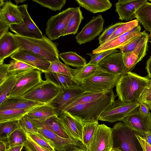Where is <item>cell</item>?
I'll return each instance as SVG.
<instances>
[{"label":"cell","instance_id":"cell-1","mask_svg":"<svg viewBox=\"0 0 151 151\" xmlns=\"http://www.w3.org/2000/svg\"><path fill=\"white\" fill-rule=\"evenodd\" d=\"M151 85V79L129 72L122 75L116 86L119 100L126 103L138 102L146 88Z\"/></svg>","mask_w":151,"mask_h":151},{"label":"cell","instance_id":"cell-2","mask_svg":"<svg viewBox=\"0 0 151 151\" xmlns=\"http://www.w3.org/2000/svg\"><path fill=\"white\" fill-rule=\"evenodd\" d=\"M116 96L112 89L96 100L75 106L65 111L84 123L98 122L102 113L113 104Z\"/></svg>","mask_w":151,"mask_h":151},{"label":"cell","instance_id":"cell-3","mask_svg":"<svg viewBox=\"0 0 151 151\" xmlns=\"http://www.w3.org/2000/svg\"><path fill=\"white\" fill-rule=\"evenodd\" d=\"M20 49L27 50L45 58L50 62L59 60L57 44L43 35L41 39L32 38L13 34Z\"/></svg>","mask_w":151,"mask_h":151},{"label":"cell","instance_id":"cell-4","mask_svg":"<svg viewBox=\"0 0 151 151\" xmlns=\"http://www.w3.org/2000/svg\"><path fill=\"white\" fill-rule=\"evenodd\" d=\"M111 129L113 148L121 151H143L136 136L139 133L121 122L115 124Z\"/></svg>","mask_w":151,"mask_h":151},{"label":"cell","instance_id":"cell-5","mask_svg":"<svg viewBox=\"0 0 151 151\" xmlns=\"http://www.w3.org/2000/svg\"><path fill=\"white\" fill-rule=\"evenodd\" d=\"M120 76L100 70L84 79L80 86L85 92H104L112 90L116 86Z\"/></svg>","mask_w":151,"mask_h":151},{"label":"cell","instance_id":"cell-6","mask_svg":"<svg viewBox=\"0 0 151 151\" xmlns=\"http://www.w3.org/2000/svg\"><path fill=\"white\" fill-rule=\"evenodd\" d=\"M29 119L36 128L38 132L50 142L56 151H71L80 149L87 150L82 142L62 138L45 127Z\"/></svg>","mask_w":151,"mask_h":151},{"label":"cell","instance_id":"cell-7","mask_svg":"<svg viewBox=\"0 0 151 151\" xmlns=\"http://www.w3.org/2000/svg\"><path fill=\"white\" fill-rule=\"evenodd\" d=\"M75 9L68 8L49 19L45 29L46 35L48 38L53 40L63 36L64 30Z\"/></svg>","mask_w":151,"mask_h":151},{"label":"cell","instance_id":"cell-8","mask_svg":"<svg viewBox=\"0 0 151 151\" xmlns=\"http://www.w3.org/2000/svg\"><path fill=\"white\" fill-rule=\"evenodd\" d=\"M61 90L51 82L43 80L28 91L22 97L32 101L47 104L52 100Z\"/></svg>","mask_w":151,"mask_h":151},{"label":"cell","instance_id":"cell-9","mask_svg":"<svg viewBox=\"0 0 151 151\" xmlns=\"http://www.w3.org/2000/svg\"><path fill=\"white\" fill-rule=\"evenodd\" d=\"M16 75V82L8 98L22 96L42 82L41 73L35 69Z\"/></svg>","mask_w":151,"mask_h":151},{"label":"cell","instance_id":"cell-10","mask_svg":"<svg viewBox=\"0 0 151 151\" xmlns=\"http://www.w3.org/2000/svg\"><path fill=\"white\" fill-rule=\"evenodd\" d=\"M23 17V24H12L10 30L18 35L32 38L41 39L43 35L30 16L27 11V4L18 6Z\"/></svg>","mask_w":151,"mask_h":151},{"label":"cell","instance_id":"cell-11","mask_svg":"<svg viewBox=\"0 0 151 151\" xmlns=\"http://www.w3.org/2000/svg\"><path fill=\"white\" fill-rule=\"evenodd\" d=\"M139 105L138 102L126 103L119 99L115 100L112 105L102 113L99 120L111 123L120 121L129 115Z\"/></svg>","mask_w":151,"mask_h":151},{"label":"cell","instance_id":"cell-12","mask_svg":"<svg viewBox=\"0 0 151 151\" xmlns=\"http://www.w3.org/2000/svg\"><path fill=\"white\" fill-rule=\"evenodd\" d=\"M113 147L111 128L104 124H99L87 150L111 151Z\"/></svg>","mask_w":151,"mask_h":151},{"label":"cell","instance_id":"cell-13","mask_svg":"<svg viewBox=\"0 0 151 151\" xmlns=\"http://www.w3.org/2000/svg\"><path fill=\"white\" fill-rule=\"evenodd\" d=\"M84 92L81 86L61 89L58 95L47 104L55 109L56 115L59 116L70 103Z\"/></svg>","mask_w":151,"mask_h":151},{"label":"cell","instance_id":"cell-14","mask_svg":"<svg viewBox=\"0 0 151 151\" xmlns=\"http://www.w3.org/2000/svg\"><path fill=\"white\" fill-rule=\"evenodd\" d=\"M104 22L101 14L93 17L76 36L77 42L81 45L93 40L103 30Z\"/></svg>","mask_w":151,"mask_h":151},{"label":"cell","instance_id":"cell-15","mask_svg":"<svg viewBox=\"0 0 151 151\" xmlns=\"http://www.w3.org/2000/svg\"><path fill=\"white\" fill-rule=\"evenodd\" d=\"M120 122L140 134L142 136L147 132L151 133V113L148 116L144 117L140 114L139 107Z\"/></svg>","mask_w":151,"mask_h":151},{"label":"cell","instance_id":"cell-16","mask_svg":"<svg viewBox=\"0 0 151 151\" xmlns=\"http://www.w3.org/2000/svg\"><path fill=\"white\" fill-rule=\"evenodd\" d=\"M123 53L116 52L109 55L97 65L101 70L114 75H124L127 73L123 59Z\"/></svg>","mask_w":151,"mask_h":151},{"label":"cell","instance_id":"cell-17","mask_svg":"<svg viewBox=\"0 0 151 151\" xmlns=\"http://www.w3.org/2000/svg\"><path fill=\"white\" fill-rule=\"evenodd\" d=\"M12 59L23 62L43 73L48 72L50 62L45 58L27 50L19 49L10 56Z\"/></svg>","mask_w":151,"mask_h":151},{"label":"cell","instance_id":"cell-18","mask_svg":"<svg viewBox=\"0 0 151 151\" xmlns=\"http://www.w3.org/2000/svg\"><path fill=\"white\" fill-rule=\"evenodd\" d=\"M140 24L129 32L104 43L93 50V53H98L112 49H119L124 46L138 35L141 33Z\"/></svg>","mask_w":151,"mask_h":151},{"label":"cell","instance_id":"cell-19","mask_svg":"<svg viewBox=\"0 0 151 151\" xmlns=\"http://www.w3.org/2000/svg\"><path fill=\"white\" fill-rule=\"evenodd\" d=\"M147 0H119L115 4V11L121 20L130 21L135 18V13Z\"/></svg>","mask_w":151,"mask_h":151},{"label":"cell","instance_id":"cell-20","mask_svg":"<svg viewBox=\"0 0 151 151\" xmlns=\"http://www.w3.org/2000/svg\"><path fill=\"white\" fill-rule=\"evenodd\" d=\"M0 20L9 25L23 24L22 15L18 6L10 1H6L0 6Z\"/></svg>","mask_w":151,"mask_h":151},{"label":"cell","instance_id":"cell-21","mask_svg":"<svg viewBox=\"0 0 151 151\" xmlns=\"http://www.w3.org/2000/svg\"><path fill=\"white\" fill-rule=\"evenodd\" d=\"M31 119L45 127L54 133L62 138L75 141H79L73 136L66 128L59 116L56 115L52 116L43 121Z\"/></svg>","mask_w":151,"mask_h":151},{"label":"cell","instance_id":"cell-22","mask_svg":"<svg viewBox=\"0 0 151 151\" xmlns=\"http://www.w3.org/2000/svg\"><path fill=\"white\" fill-rule=\"evenodd\" d=\"M20 48L13 34L8 32L0 38V64Z\"/></svg>","mask_w":151,"mask_h":151},{"label":"cell","instance_id":"cell-23","mask_svg":"<svg viewBox=\"0 0 151 151\" xmlns=\"http://www.w3.org/2000/svg\"><path fill=\"white\" fill-rule=\"evenodd\" d=\"M59 117L73 136L82 142V131L85 123L67 111H63Z\"/></svg>","mask_w":151,"mask_h":151},{"label":"cell","instance_id":"cell-24","mask_svg":"<svg viewBox=\"0 0 151 151\" xmlns=\"http://www.w3.org/2000/svg\"><path fill=\"white\" fill-rule=\"evenodd\" d=\"M44 104L22 96L13 97L7 98L0 104V110L26 109Z\"/></svg>","mask_w":151,"mask_h":151},{"label":"cell","instance_id":"cell-25","mask_svg":"<svg viewBox=\"0 0 151 151\" xmlns=\"http://www.w3.org/2000/svg\"><path fill=\"white\" fill-rule=\"evenodd\" d=\"M45 74L46 80L51 82L61 89L80 86V84L74 78L66 75L49 72L45 73Z\"/></svg>","mask_w":151,"mask_h":151},{"label":"cell","instance_id":"cell-26","mask_svg":"<svg viewBox=\"0 0 151 151\" xmlns=\"http://www.w3.org/2000/svg\"><path fill=\"white\" fill-rule=\"evenodd\" d=\"M76 1L80 6L93 13L106 11L112 5L109 0H76Z\"/></svg>","mask_w":151,"mask_h":151},{"label":"cell","instance_id":"cell-27","mask_svg":"<svg viewBox=\"0 0 151 151\" xmlns=\"http://www.w3.org/2000/svg\"><path fill=\"white\" fill-rule=\"evenodd\" d=\"M26 115L29 119L40 121L56 115L55 109L47 104L35 106Z\"/></svg>","mask_w":151,"mask_h":151},{"label":"cell","instance_id":"cell-28","mask_svg":"<svg viewBox=\"0 0 151 151\" xmlns=\"http://www.w3.org/2000/svg\"><path fill=\"white\" fill-rule=\"evenodd\" d=\"M135 18L145 28V30H151V3H145L135 13Z\"/></svg>","mask_w":151,"mask_h":151},{"label":"cell","instance_id":"cell-29","mask_svg":"<svg viewBox=\"0 0 151 151\" xmlns=\"http://www.w3.org/2000/svg\"><path fill=\"white\" fill-rule=\"evenodd\" d=\"M59 58L66 65L77 68L83 67L87 64L85 58L76 52L68 51L60 53Z\"/></svg>","mask_w":151,"mask_h":151},{"label":"cell","instance_id":"cell-30","mask_svg":"<svg viewBox=\"0 0 151 151\" xmlns=\"http://www.w3.org/2000/svg\"><path fill=\"white\" fill-rule=\"evenodd\" d=\"M27 139L26 132L19 128L10 134L6 138L0 140L4 142L8 148L11 147L25 145Z\"/></svg>","mask_w":151,"mask_h":151},{"label":"cell","instance_id":"cell-31","mask_svg":"<svg viewBox=\"0 0 151 151\" xmlns=\"http://www.w3.org/2000/svg\"><path fill=\"white\" fill-rule=\"evenodd\" d=\"M84 17L80 7L76 8L73 15L70 18L64 32L63 36L69 34L75 35Z\"/></svg>","mask_w":151,"mask_h":151},{"label":"cell","instance_id":"cell-32","mask_svg":"<svg viewBox=\"0 0 151 151\" xmlns=\"http://www.w3.org/2000/svg\"><path fill=\"white\" fill-rule=\"evenodd\" d=\"M108 91L99 93L84 91L70 103L63 111L75 106L86 104L96 100L104 96Z\"/></svg>","mask_w":151,"mask_h":151},{"label":"cell","instance_id":"cell-33","mask_svg":"<svg viewBox=\"0 0 151 151\" xmlns=\"http://www.w3.org/2000/svg\"><path fill=\"white\" fill-rule=\"evenodd\" d=\"M35 107L23 109L0 110V122L19 120Z\"/></svg>","mask_w":151,"mask_h":151},{"label":"cell","instance_id":"cell-34","mask_svg":"<svg viewBox=\"0 0 151 151\" xmlns=\"http://www.w3.org/2000/svg\"><path fill=\"white\" fill-rule=\"evenodd\" d=\"M16 80V75L10 74L0 84V104L9 97Z\"/></svg>","mask_w":151,"mask_h":151},{"label":"cell","instance_id":"cell-35","mask_svg":"<svg viewBox=\"0 0 151 151\" xmlns=\"http://www.w3.org/2000/svg\"><path fill=\"white\" fill-rule=\"evenodd\" d=\"M77 68L74 78L80 85L84 79L91 76L100 70L97 65H89L88 63L83 67Z\"/></svg>","mask_w":151,"mask_h":151},{"label":"cell","instance_id":"cell-36","mask_svg":"<svg viewBox=\"0 0 151 151\" xmlns=\"http://www.w3.org/2000/svg\"><path fill=\"white\" fill-rule=\"evenodd\" d=\"M99 124L98 122L84 123L82 131V142L87 149L93 138Z\"/></svg>","mask_w":151,"mask_h":151},{"label":"cell","instance_id":"cell-37","mask_svg":"<svg viewBox=\"0 0 151 151\" xmlns=\"http://www.w3.org/2000/svg\"><path fill=\"white\" fill-rule=\"evenodd\" d=\"M77 70V68L73 69L70 68L68 65L63 63L60 60H58L50 62L48 72L59 73L66 75L74 78V75Z\"/></svg>","mask_w":151,"mask_h":151},{"label":"cell","instance_id":"cell-38","mask_svg":"<svg viewBox=\"0 0 151 151\" xmlns=\"http://www.w3.org/2000/svg\"><path fill=\"white\" fill-rule=\"evenodd\" d=\"M35 69L33 66L23 62L13 59L9 64L8 71L9 74L16 75Z\"/></svg>","mask_w":151,"mask_h":151},{"label":"cell","instance_id":"cell-39","mask_svg":"<svg viewBox=\"0 0 151 151\" xmlns=\"http://www.w3.org/2000/svg\"><path fill=\"white\" fill-rule=\"evenodd\" d=\"M139 24V22L137 19L126 22H122L113 34L106 40L104 43L129 32L137 26Z\"/></svg>","mask_w":151,"mask_h":151},{"label":"cell","instance_id":"cell-40","mask_svg":"<svg viewBox=\"0 0 151 151\" xmlns=\"http://www.w3.org/2000/svg\"><path fill=\"white\" fill-rule=\"evenodd\" d=\"M19 128L18 120L0 122V140L6 138Z\"/></svg>","mask_w":151,"mask_h":151},{"label":"cell","instance_id":"cell-41","mask_svg":"<svg viewBox=\"0 0 151 151\" xmlns=\"http://www.w3.org/2000/svg\"><path fill=\"white\" fill-rule=\"evenodd\" d=\"M32 1L54 11H60L66 2V0H33Z\"/></svg>","mask_w":151,"mask_h":151},{"label":"cell","instance_id":"cell-42","mask_svg":"<svg viewBox=\"0 0 151 151\" xmlns=\"http://www.w3.org/2000/svg\"><path fill=\"white\" fill-rule=\"evenodd\" d=\"M149 38V35L147 33L140 42L133 52L137 57L139 62L141 61L147 55V52L148 50V42Z\"/></svg>","mask_w":151,"mask_h":151},{"label":"cell","instance_id":"cell-43","mask_svg":"<svg viewBox=\"0 0 151 151\" xmlns=\"http://www.w3.org/2000/svg\"><path fill=\"white\" fill-rule=\"evenodd\" d=\"M35 142L41 147L50 151L55 150L54 147L50 142L44 138L39 133L35 134L26 132Z\"/></svg>","mask_w":151,"mask_h":151},{"label":"cell","instance_id":"cell-44","mask_svg":"<svg viewBox=\"0 0 151 151\" xmlns=\"http://www.w3.org/2000/svg\"><path fill=\"white\" fill-rule=\"evenodd\" d=\"M122 56L124 63L127 72H131L139 62L137 57L133 52L123 53Z\"/></svg>","mask_w":151,"mask_h":151},{"label":"cell","instance_id":"cell-45","mask_svg":"<svg viewBox=\"0 0 151 151\" xmlns=\"http://www.w3.org/2000/svg\"><path fill=\"white\" fill-rule=\"evenodd\" d=\"M148 33L145 30L140 34L129 43L119 49L122 53L133 52L137 45Z\"/></svg>","mask_w":151,"mask_h":151},{"label":"cell","instance_id":"cell-46","mask_svg":"<svg viewBox=\"0 0 151 151\" xmlns=\"http://www.w3.org/2000/svg\"><path fill=\"white\" fill-rule=\"evenodd\" d=\"M116 49H112L100 52L98 53H88L86 54L89 56L91 59L88 64L97 65L98 63L102 60L108 55L117 52Z\"/></svg>","mask_w":151,"mask_h":151},{"label":"cell","instance_id":"cell-47","mask_svg":"<svg viewBox=\"0 0 151 151\" xmlns=\"http://www.w3.org/2000/svg\"><path fill=\"white\" fill-rule=\"evenodd\" d=\"M18 121L20 128L22 129L25 132L35 134L38 133L36 128L26 114L18 120Z\"/></svg>","mask_w":151,"mask_h":151},{"label":"cell","instance_id":"cell-48","mask_svg":"<svg viewBox=\"0 0 151 151\" xmlns=\"http://www.w3.org/2000/svg\"><path fill=\"white\" fill-rule=\"evenodd\" d=\"M122 22H118L110 26L106 29L99 37V44L100 45L104 44L106 40L114 33L117 28L122 24Z\"/></svg>","mask_w":151,"mask_h":151},{"label":"cell","instance_id":"cell-49","mask_svg":"<svg viewBox=\"0 0 151 151\" xmlns=\"http://www.w3.org/2000/svg\"><path fill=\"white\" fill-rule=\"evenodd\" d=\"M138 102L142 103L151 110V85L144 90L140 97Z\"/></svg>","mask_w":151,"mask_h":151},{"label":"cell","instance_id":"cell-50","mask_svg":"<svg viewBox=\"0 0 151 151\" xmlns=\"http://www.w3.org/2000/svg\"><path fill=\"white\" fill-rule=\"evenodd\" d=\"M27 139L24 147L27 151H50L41 147L27 134Z\"/></svg>","mask_w":151,"mask_h":151},{"label":"cell","instance_id":"cell-51","mask_svg":"<svg viewBox=\"0 0 151 151\" xmlns=\"http://www.w3.org/2000/svg\"><path fill=\"white\" fill-rule=\"evenodd\" d=\"M9 64H0V84H1L9 75L8 71Z\"/></svg>","mask_w":151,"mask_h":151},{"label":"cell","instance_id":"cell-52","mask_svg":"<svg viewBox=\"0 0 151 151\" xmlns=\"http://www.w3.org/2000/svg\"><path fill=\"white\" fill-rule=\"evenodd\" d=\"M136 136L140 143L143 151H151V145L145 141L142 138V135L138 133L136 134Z\"/></svg>","mask_w":151,"mask_h":151},{"label":"cell","instance_id":"cell-53","mask_svg":"<svg viewBox=\"0 0 151 151\" xmlns=\"http://www.w3.org/2000/svg\"><path fill=\"white\" fill-rule=\"evenodd\" d=\"M139 108L140 114L144 117L148 116L151 113L148 108L143 104L140 103Z\"/></svg>","mask_w":151,"mask_h":151},{"label":"cell","instance_id":"cell-54","mask_svg":"<svg viewBox=\"0 0 151 151\" xmlns=\"http://www.w3.org/2000/svg\"><path fill=\"white\" fill-rule=\"evenodd\" d=\"M10 26L6 23L0 20V38L8 32Z\"/></svg>","mask_w":151,"mask_h":151},{"label":"cell","instance_id":"cell-55","mask_svg":"<svg viewBox=\"0 0 151 151\" xmlns=\"http://www.w3.org/2000/svg\"><path fill=\"white\" fill-rule=\"evenodd\" d=\"M145 68L147 70L148 74L147 77L151 79V56L150 57L147 61Z\"/></svg>","mask_w":151,"mask_h":151},{"label":"cell","instance_id":"cell-56","mask_svg":"<svg viewBox=\"0 0 151 151\" xmlns=\"http://www.w3.org/2000/svg\"><path fill=\"white\" fill-rule=\"evenodd\" d=\"M24 145H22L18 146L9 147L7 149V151H21Z\"/></svg>","mask_w":151,"mask_h":151},{"label":"cell","instance_id":"cell-57","mask_svg":"<svg viewBox=\"0 0 151 151\" xmlns=\"http://www.w3.org/2000/svg\"><path fill=\"white\" fill-rule=\"evenodd\" d=\"M142 137L145 141L151 145V133L148 132L146 133Z\"/></svg>","mask_w":151,"mask_h":151},{"label":"cell","instance_id":"cell-58","mask_svg":"<svg viewBox=\"0 0 151 151\" xmlns=\"http://www.w3.org/2000/svg\"><path fill=\"white\" fill-rule=\"evenodd\" d=\"M0 151H7V147L5 143L2 141H0Z\"/></svg>","mask_w":151,"mask_h":151},{"label":"cell","instance_id":"cell-59","mask_svg":"<svg viewBox=\"0 0 151 151\" xmlns=\"http://www.w3.org/2000/svg\"><path fill=\"white\" fill-rule=\"evenodd\" d=\"M14 1L17 4L19 3H23L25 1V0H14Z\"/></svg>","mask_w":151,"mask_h":151},{"label":"cell","instance_id":"cell-60","mask_svg":"<svg viewBox=\"0 0 151 151\" xmlns=\"http://www.w3.org/2000/svg\"><path fill=\"white\" fill-rule=\"evenodd\" d=\"M71 151H87V150L84 149H80Z\"/></svg>","mask_w":151,"mask_h":151},{"label":"cell","instance_id":"cell-61","mask_svg":"<svg viewBox=\"0 0 151 151\" xmlns=\"http://www.w3.org/2000/svg\"><path fill=\"white\" fill-rule=\"evenodd\" d=\"M111 151H121L119 150L116 148H113Z\"/></svg>","mask_w":151,"mask_h":151},{"label":"cell","instance_id":"cell-62","mask_svg":"<svg viewBox=\"0 0 151 151\" xmlns=\"http://www.w3.org/2000/svg\"><path fill=\"white\" fill-rule=\"evenodd\" d=\"M150 35H149V37H150V40L149 41L150 43H151V30L150 31Z\"/></svg>","mask_w":151,"mask_h":151},{"label":"cell","instance_id":"cell-63","mask_svg":"<svg viewBox=\"0 0 151 151\" xmlns=\"http://www.w3.org/2000/svg\"><path fill=\"white\" fill-rule=\"evenodd\" d=\"M149 1L150 2H151V0H149Z\"/></svg>","mask_w":151,"mask_h":151}]
</instances>
